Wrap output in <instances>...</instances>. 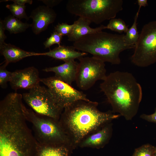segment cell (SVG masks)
I'll list each match as a JSON object with an SVG mask.
<instances>
[{
  "label": "cell",
  "instance_id": "obj_1",
  "mask_svg": "<svg viewBox=\"0 0 156 156\" xmlns=\"http://www.w3.org/2000/svg\"><path fill=\"white\" fill-rule=\"evenodd\" d=\"M101 90L111 105L112 112L127 120L137 114L142 97V88L132 74L116 71L107 75L100 84Z\"/></svg>",
  "mask_w": 156,
  "mask_h": 156
},
{
  "label": "cell",
  "instance_id": "obj_2",
  "mask_svg": "<svg viewBox=\"0 0 156 156\" xmlns=\"http://www.w3.org/2000/svg\"><path fill=\"white\" fill-rule=\"evenodd\" d=\"M98 105L96 102L79 100L64 109L59 121L74 144H78L91 131L120 116L109 111L101 112Z\"/></svg>",
  "mask_w": 156,
  "mask_h": 156
},
{
  "label": "cell",
  "instance_id": "obj_3",
  "mask_svg": "<svg viewBox=\"0 0 156 156\" xmlns=\"http://www.w3.org/2000/svg\"><path fill=\"white\" fill-rule=\"evenodd\" d=\"M125 35L103 31L88 35L73 42L75 49L89 53L102 61L113 65L121 63L120 53L133 48L125 43Z\"/></svg>",
  "mask_w": 156,
  "mask_h": 156
},
{
  "label": "cell",
  "instance_id": "obj_4",
  "mask_svg": "<svg viewBox=\"0 0 156 156\" xmlns=\"http://www.w3.org/2000/svg\"><path fill=\"white\" fill-rule=\"evenodd\" d=\"M123 2L122 0H69L66 8L70 14L99 24L115 18L122 10Z\"/></svg>",
  "mask_w": 156,
  "mask_h": 156
},
{
  "label": "cell",
  "instance_id": "obj_5",
  "mask_svg": "<svg viewBox=\"0 0 156 156\" xmlns=\"http://www.w3.org/2000/svg\"><path fill=\"white\" fill-rule=\"evenodd\" d=\"M25 119L32 125L34 137L40 144L45 145H70V141L59 120L40 115L24 105Z\"/></svg>",
  "mask_w": 156,
  "mask_h": 156
},
{
  "label": "cell",
  "instance_id": "obj_6",
  "mask_svg": "<svg viewBox=\"0 0 156 156\" xmlns=\"http://www.w3.org/2000/svg\"><path fill=\"white\" fill-rule=\"evenodd\" d=\"M134 49L131 60L135 66L146 67L156 63V21L144 25Z\"/></svg>",
  "mask_w": 156,
  "mask_h": 156
},
{
  "label": "cell",
  "instance_id": "obj_7",
  "mask_svg": "<svg viewBox=\"0 0 156 156\" xmlns=\"http://www.w3.org/2000/svg\"><path fill=\"white\" fill-rule=\"evenodd\" d=\"M22 95L23 99L34 112L59 120L63 110L55 103L48 88L39 83Z\"/></svg>",
  "mask_w": 156,
  "mask_h": 156
},
{
  "label": "cell",
  "instance_id": "obj_8",
  "mask_svg": "<svg viewBox=\"0 0 156 156\" xmlns=\"http://www.w3.org/2000/svg\"><path fill=\"white\" fill-rule=\"evenodd\" d=\"M78 59L75 81L79 89L88 90L97 81L105 79L107 75L105 62L93 56H83Z\"/></svg>",
  "mask_w": 156,
  "mask_h": 156
},
{
  "label": "cell",
  "instance_id": "obj_9",
  "mask_svg": "<svg viewBox=\"0 0 156 156\" xmlns=\"http://www.w3.org/2000/svg\"><path fill=\"white\" fill-rule=\"evenodd\" d=\"M40 82L47 87L55 102L63 110L77 101H90L83 92L55 76L41 79Z\"/></svg>",
  "mask_w": 156,
  "mask_h": 156
},
{
  "label": "cell",
  "instance_id": "obj_10",
  "mask_svg": "<svg viewBox=\"0 0 156 156\" xmlns=\"http://www.w3.org/2000/svg\"><path fill=\"white\" fill-rule=\"evenodd\" d=\"M41 79L38 70L34 66L12 72L10 83L12 89H30L40 83Z\"/></svg>",
  "mask_w": 156,
  "mask_h": 156
},
{
  "label": "cell",
  "instance_id": "obj_11",
  "mask_svg": "<svg viewBox=\"0 0 156 156\" xmlns=\"http://www.w3.org/2000/svg\"><path fill=\"white\" fill-rule=\"evenodd\" d=\"M57 16L53 9L46 5H39L33 10L29 17L32 19L31 27L33 33L38 35L46 30L55 21Z\"/></svg>",
  "mask_w": 156,
  "mask_h": 156
},
{
  "label": "cell",
  "instance_id": "obj_12",
  "mask_svg": "<svg viewBox=\"0 0 156 156\" xmlns=\"http://www.w3.org/2000/svg\"><path fill=\"white\" fill-rule=\"evenodd\" d=\"M78 63L75 60L71 61L58 66L46 68L43 70L54 73L56 78L71 85L76 79Z\"/></svg>",
  "mask_w": 156,
  "mask_h": 156
},
{
  "label": "cell",
  "instance_id": "obj_13",
  "mask_svg": "<svg viewBox=\"0 0 156 156\" xmlns=\"http://www.w3.org/2000/svg\"><path fill=\"white\" fill-rule=\"evenodd\" d=\"M92 23L88 19L83 17H79L73 23L74 26L72 31L68 35V40L75 42L86 35L102 31L106 29V26L103 25L95 28H91L90 25Z\"/></svg>",
  "mask_w": 156,
  "mask_h": 156
},
{
  "label": "cell",
  "instance_id": "obj_14",
  "mask_svg": "<svg viewBox=\"0 0 156 156\" xmlns=\"http://www.w3.org/2000/svg\"><path fill=\"white\" fill-rule=\"evenodd\" d=\"M0 52L8 64L16 62L27 57L42 55V53L26 51L5 42L0 44Z\"/></svg>",
  "mask_w": 156,
  "mask_h": 156
},
{
  "label": "cell",
  "instance_id": "obj_15",
  "mask_svg": "<svg viewBox=\"0 0 156 156\" xmlns=\"http://www.w3.org/2000/svg\"><path fill=\"white\" fill-rule=\"evenodd\" d=\"M73 46L60 45L48 52L42 53V55L51 57L64 62L74 60L85 56L87 53L76 51Z\"/></svg>",
  "mask_w": 156,
  "mask_h": 156
},
{
  "label": "cell",
  "instance_id": "obj_16",
  "mask_svg": "<svg viewBox=\"0 0 156 156\" xmlns=\"http://www.w3.org/2000/svg\"><path fill=\"white\" fill-rule=\"evenodd\" d=\"M111 125H107L96 133L87 138L81 144L82 147L100 148L107 142L112 132Z\"/></svg>",
  "mask_w": 156,
  "mask_h": 156
},
{
  "label": "cell",
  "instance_id": "obj_17",
  "mask_svg": "<svg viewBox=\"0 0 156 156\" xmlns=\"http://www.w3.org/2000/svg\"><path fill=\"white\" fill-rule=\"evenodd\" d=\"M69 147L67 145H45L38 143L35 156H69Z\"/></svg>",
  "mask_w": 156,
  "mask_h": 156
},
{
  "label": "cell",
  "instance_id": "obj_18",
  "mask_svg": "<svg viewBox=\"0 0 156 156\" xmlns=\"http://www.w3.org/2000/svg\"><path fill=\"white\" fill-rule=\"evenodd\" d=\"M1 21L5 30L8 31L11 34L24 32L31 26V24L23 23L12 15H10Z\"/></svg>",
  "mask_w": 156,
  "mask_h": 156
},
{
  "label": "cell",
  "instance_id": "obj_19",
  "mask_svg": "<svg viewBox=\"0 0 156 156\" xmlns=\"http://www.w3.org/2000/svg\"><path fill=\"white\" fill-rule=\"evenodd\" d=\"M139 12L138 11L135 15L133 23L128 29L125 35L124 38L126 44L128 46L134 48L135 45L138 39L139 34L137 27V21Z\"/></svg>",
  "mask_w": 156,
  "mask_h": 156
},
{
  "label": "cell",
  "instance_id": "obj_20",
  "mask_svg": "<svg viewBox=\"0 0 156 156\" xmlns=\"http://www.w3.org/2000/svg\"><path fill=\"white\" fill-rule=\"evenodd\" d=\"M6 8L11 12L14 17L21 20L23 18L27 20L29 19L25 12L26 6L25 5H20L13 3L6 5Z\"/></svg>",
  "mask_w": 156,
  "mask_h": 156
},
{
  "label": "cell",
  "instance_id": "obj_21",
  "mask_svg": "<svg viewBox=\"0 0 156 156\" xmlns=\"http://www.w3.org/2000/svg\"><path fill=\"white\" fill-rule=\"evenodd\" d=\"M106 29L121 33H126L129 28L125 22L122 19L114 18L110 19L106 26Z\"/></svg>",
  "mask_w": 156,
  "mask_h": 156
},
{
  "label": "cell",
  "instance_id": "obj_22",
  "mask_svg": "<svg viewBox=\"0 0 156 156\" xmlns=\"http://www.w3.org/2000/svg\"><path fill=\"white\" fill-rule=\"evenodd\" d=\"M8 64L5 61L0 67V86L3 88L7 87V83L10 82L12 77V72L8 71L6 69Z\"/></svg>",
  "mask_w": 156,
  "mask_h": 156
},
{
  "label": "cell",
  "instance_id": "obj_23",
  "mask_svg": "<svg viewBox=\"0 0 156 156\" xmlns=\"http://www.w3.org/2000/svg\"><path fill=\"white\" fill-rule=\"evenodd\" d=\"M155 147L147 144L136 148L132 156H154Z\"/></svg>",
  "mask_w": 156,
  "mask_h": 156
},
{
  "label": "cell",
  "instance_id": "obj_24",
  "mask_svg": "<svg viewBox=\"0 0 156 156\" xmlns=\"http://www.w3.org/2000/svg\"><path fill=\"white\" fill-rule=\"evenodd\" d=\"M63 36L57 32L54 31L51 33L50 36L47 38L46 41L44 43L45 49L49 48L54 44H57L58 46L61 45Z\"/></svg>",
  "mask_w": 156,
  "mask_h": 156
},
{
  "label": "cell",
  "instance_id": "obj_25",
  "mask_svg": "<svg viewBox=\"0 0 156 156\" xmlns=\"http://www.w3.org/2000/svg\"><path fill=\"white\" fill-rule=\"evenodd\" d=\"M74 26L73 23L69 25L66 23H58L54 27V31L62 36L68 35L72 30Z\"/></svg>",
  "mask_w": 156,
  "mask_h": 156
},
{
  "label": "cell",
  "instance_id": "obj_26",
  "mask_svg": "<svg viewBox=\"0 0 156 156\" xmlns=\"http://www.w3.org/2000/svg\"><path fill=\"white\" fill-rule=\"evenodd\" d=\"M140 118L149 122L156 124V108L153 114L150 115L142 114L140 115Z\"/></svg>",
  "mask_w": 156,
  "mask_h": 156
},
{
  "label": "cell",
  "instance_id": "obj_27",
  "mask_svg": "<svg viewBox=\"0 0 156 156\" xmlns=\"http://www.w3.org/2000/svg\"><path fill=\"white\" fill-rule=\"evenodd\" d=\"M42 1L46 6L52 8L59 4L62 0H40Z\"/></svg>",
  "mask_w": 156,
  "mask_h": 156
},
{
  "label": "cell",
  "instance_id": "obj_28",
  "mask_svg": "<svg viewBox=\"0 0 156 156\" xmlns=\"http://www.w3.org/2000/svg\"><path fill=\"white\" fill-rule=\"evenodd\" d=\"M5 30L1 20L0 21V44L5 42V40L7 38V37L4 33Z\"/></svg>",
  "mask_w": 156,
  "mask_h": 156
},
{
  "label": "cell",
  "instance_id": "obj_29",
  "mask_svg": "<svg viewBox=\"0 0 156 156\" xmlns=\"http://www.w3.org/2000/svg\"><path fill=\"white\" fill-rule=\"evenodd\" d=\"M11 1L14 3L22 5H25L26 3L31 5L33 3L32 0H7L1 1Z\"/></svg>",
  "mask_w": 156,
  "mask_h": 156
},
{
  "label": "cell",
  "instance_id": "obj_30",
  "mask_svg": "<svg viewBox=\"0 0 156 156\" xmlns=\"http://www.w3.org/2000/svg\"><path fill=\"white\" fill-rule=\"evenodd\" d=\"M137 2L139 6L138 11L139 12H140V9L142 7H145L148 5V2L147 0H138Z\"/></svg>",
  "mask_w": 156,
  "mask_h": 156
},
{
  "label": "cell",
  "instance_id": "obj_31",
  "mask_svg": "<svg viewBox=\"0 0 156 156\" xmlns=\"http://www.w3.org/2000/svg\"><path fill=\"white\" fill-rule=\"evenodd\" d=\"M154 156H156V146L155 147Z\"/></svg>",
  "mask_w": 156,
  "mask_h": 156
}]
</instances>
